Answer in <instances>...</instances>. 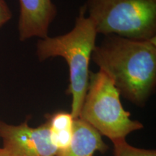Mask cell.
<instances>
[{"label":"cell","mask_w":156,"mask_h":156,"mask_svg":"<svg viewBox=\"0 0 156 156\" xmlns=\"http://www.w3.org/2000/svg\"><path fill=\"white\" fill-rule=\"evenodd\" d=\"M91 58L112 80L120 95L136 106H145L156 85V37L134 40L105 36Z\"/></svg>","instance_id":"6da1fadb"},{"label":"cell","mask_w":156,"mask_h":156,"mask_svg":"<svg viewBox=\"0 0 156 156\" xmlns=\"http://www.w3.org/2000/svg\"><path fill=\"white\" fill-rule=\"evenodd\" d=\"M97 32L86 15L84 5L80 8L74 28L67 34L38 39L36 55L40 62L53 57H62L69 67V85L66 90L72 96L71 112L79 118L89 83L90 62L96 46Z\"/></svg>","instance_id":"7a4b0ae2"},{"label":"cell","mask_w":156,"mask_h":156,"mask_svg":"<svg viewBox=\"0 0 156 156\" xmlns=\"http://www.w3.org/2000/svg\"><path fill=\"white\" fill-rule=\"evenodd\" d=\"M84 7L98 34L134 40L156 37V0H87Z\"/></svg>","instance_id":"3957f363"},{"label":"cell","mask_w":156,"mask_h":156,"mask_svg":"<svg viewBox=\"0 0 156 156\" xmlns=\"http://www.w3.org/2000/svg\"><path fill=\"white\" fill-rule=\"evenodd\" d=\"M120 97L106 74L101 70L90 72L88 87L79 118L112 142L126 140L128 134L143 128V124L130 118L131 114L123 108Z\"/></svg>","instance_id":"277c9868"},{"label":"cell","mask_w":156,"mask_h":156,"mask_svg":"<svg viewBox=\"0 0 156 156\" xmlns=\"http://www.w3.org/2000/svg\"><path fill=\"white\" fill-rule=\"evenodd\" d=\"M0 138L3 142L0 156H56L57 152L46 121L32 127L28 119L17 125L0 120Z\"/></svg>","instance_id":"5b68a950"},{"label":"cell","mask_w":156,"mask_h":156,"mask_svg":"<svg viewBox=\"0 0 156 156\" xmlns=\"http://www.w3.org/2000/svg\"><path fill=\"white\" fill-rule=\"evenodd\" d=\"M20 15L18 34L21 41L37 37L48 36L51 23L57 15V8L52 0H18Z\"/></svg>","instance_id":"8992f818"},{"label":"cell","mask_w":156,"mask_h":156,"mask_svg":"<svg viewBox=\"0 0 156 156\" xmlns=\"http://www.w3.org/2000/svg\"><path fill=\"white\" fill-rule=\"evenodd\" d=\"M106 145L99 132L81 119H74L73 136L69 147L56 152V156H93L95 152L105 153Z\"/></svg>","instance_id":"52a82bcc"},{"label":"cell","mask_w":156,"mask_h":156,"mask_svg":"<svg viewBox=\"0 0 156 156\" xmlns=\"http://www.w3.org/2000/svg\"><path fill=\"white\" fill-rule=\"evenodd\" d=\"M50 130L51 140L57 151L69 147L73 140L74 118L66 112H58L46 115Z\"/></svg>","instance_id":"ba28073f"},{"label":"cell","mask_w":156,"mask_h":156,"mask_svg":"<svg viewBox=\"0 0 156 156\" xmlns=\"http://www.w3.org/2000/svg\"><path fill=\"white\" fill-rule=\"evenodd\" d=\"M114 156H156V151L130 145L126 140L114 141Z\"/></svg>","instance_id":"9c48e42d"},{"label":"cell","mask_w":156,"mask_h":156,"mask_svg":"<svg viewBox=\"0 0 156 156\" xmlns=\"http://www.w3.org/2000/svg\"><path fill=\"white\" fill-rule=\"evenodd\" d=\"M12 14L5 0H0V28L10 20Z\"/></svg>","instance_id":"30bf717a"}]
</instances>
